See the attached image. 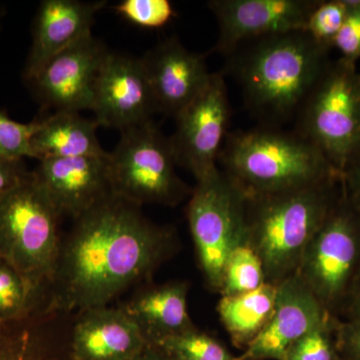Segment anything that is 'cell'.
Instances as JSON below:
<instances>
[{"mask_svg":"<svg viewBox=\"0 0 360 360\" xmlns=\"http://www.w3.org/2000/svg\"><path fill=\"white\" fill-rule=\"evenodd\" d=\"M345 321H360V272L355 279L340 310Z\"/></svg>","mask_w":360,"mask_h":360,"instance_id":"836d02e7","label":"cell"},{"mask_svg":"<svg viewBox=\"0 0 360 360\" xmlns=\"http://www.w3.org/2000/svg\"><path fill=\"white\" fill-rule=\"evenodd\" d=\"M106 1L44 0L33 23L32 49L23 78L32 77L59 52L91 34L96 15Z\"/></svg>","mask_w":360,"mask_h":360,"instance_id":"ac0fdd59","label":"cell"},{"mask_svg":"<svg viewBox=\"0 0 360 360\" xmlns=\"http://www.w3.org/2000/svg\"><path fill=\"white\" fill-rule=\"evenodd\" d=\"M120 132L108 153L111 193L139 206H176L191 196L193 188L177 174L172 142L153 120Z\"/></svg>","mask_w":360,"mask_h":360,"instance_id":"52a82bcc","label":"cell"},{"mask_svg":"<svg viewBox=\"0 0 360 360\" xmlns=\"http://www.w3.org/2000/svg\"><path fill=\"white\" fill-rule=\"evenodd\" d=\"M39 125V118L30 123L18 122L0 110V158L13 160L32 158V137Z\"/></svg>","mask_w":360,"mask_h":360,"instance_id":"83f0119b","label":"cell"},{"mask_svg":"<svg viewBox=\"0 0 360 360\" xmlns=\"http://www.w3.org/2000/svg\"><path fill=\"white\" fill-rule=\"evenodd\" d=\"M359 75H360V73H359Z\"/></svg>","mask_w":360,"mask_h":360,"instance_id":"d590c367","label":"cell"},{"mask_svg":"<svg viewBox=\"0 0 360 360\" xmlns=\"http://www.w3.org/2000/svg\"><path fill=\"white\" fill-rule=\"evenodd\" d=\"M131 360H168L160 350L153 345H149L143 352Z\"/></svg>","mask_w":360,"mask_h":360,"instance_id":"e575fe53","label":"cell"},{"mask_svg":"<svg viewBox=\"0 0 360 360\" xmlns=\"http://www.w3.org/2000/svg\"><path fill=\"white\" fill-rule=\"evenodd\" d=\"M151 345L168 360H236L224 343L198 328L168 336Z\"/></svg>","mask_w":360,"mask_h":360,"instance_id":"cb8c5ba5","label":"cell"},{"mask_svg":"<svg viewBox=\"0 0 360 360\" xmlns=\"http://www.w3.org/2000/svg\"><path fill=\"white\" fill-rule=\"evenodd\" d=\"M333 317L300 277L292 274L277 284L271 319L236 360H284L296 341Z\"/></svg>","mask_w":360,"mask_h":360,"instance_id":"5bb4252c","label":"cell"},{"mask_svg":"<svg viewBox=\"0 0 360 360\" xmlns=\"http://www.w3.org/2000/svg\"><path fill=\"white\" fill-rule=\"evenodd\" d=\"M44 291L37 290L0 259V323L18 321L39 309Z\"/></svg>","mask_w":360,"mask_h":360,"instance_id":"603a6c76","label":"cell"},{"mask_svg":"<svg viewBox=\"0 0 360 360\" xmlns=\"http://www.w3.org/2000/svg\"><path fill=\"white\" fill-rule=\"evenodd\" d=\"M342 188L348 202L360 215V148L342 172Z\"/></svg>","mask_w":360,"mask_h":360,"instance_id":"d6a6232c","label":"cell"},{"mask_svg":"<svg viewBox=\"0 0 360 360\" xmlns=\"http://www.w3.org/2000/svg\"><path fill=\"white\" fill-rule=\"evenodd\" d=\"M335 335L341 359L360 360V321L336 317Z\"/></svg>","mask_w":360,"mask_h":360,"instance_id":"4dcf8cb0","label":"cell"},{"mask_svg":"<svg viewBox=\"0 0 360 360\" xmlns=\"http://www.w3.org/2000/svg\"><path fill=\"white\" fill-rule=\"evenodd\" d=\"M25 161L0 158V202L28 176Z\"/></svg>","mask_w":360,"mask_h":360,"instance_id":"1f68e13d","label":"cell"},{"mask_svg":"<svg viewBox=\"0 0 360 360\" xmlns=\"http://www.w3.org/2000/svg\"><path fill=\"white\" fill-rule=\"evenodd\" d=\"M60 219L32 172L0 202V259L45 293L60 252Z\"/></svg>","mask_w":360,"mask_h":360,"instance_id":"5b68a950","label":"cell"},{"mask_svg":"<svg viewBox=\"0 0 360 360\" xmlns=\"http://www.w3.org/2000/svg\"><path fill=\"white\" fill-rule=\"evenodd\" d=\"M32 175L60 217L77 219L112 193L108 153L41 160Z\"/></svg>","mask_w":360,"mask_h":360,"instance_id":"9a60e30c","label":"cell"},{"mask_svg":"<svg viewBox=\"0 0 360 360\" xmlns=\"http://www.w3.org/2000/svg\"><path fill=\"white\" fill-rule=\"evenodd\" d=\"M39 120L32 141V158L41 161L105 155L97 139L96 120L72 111H56Z\"/></svg>","mask_w":360,"mask_h":360,"instance_id":"44dd1931","label":"cell"},{"mask_svg":"<svg viewBox=\"0 0 360 360\" xmlns=\"http://www.w3.org/2000/svg\"><path fill=\"white\" fill-rule=\"evenodd\" d=\"M108 52L90 34L49 59L26 82L44 110H90L94 82Z\"/></svg>","mask_w":360,"mask_h":360,"instance_id":"7c38bea8","label":"cell"},{"mask_svg":"<svg viewBox=\"0 0 360 360\" xmlns=\"http://www.w3.org/2000/svg\"><path fill=\"white\" fill-rule=\"evenodd\" d=\"M141 207L111 193L75 219L61 241L45 311L106 307L174 252V231L153 224Z\"/></svg>","mask_w":360,"mask_h":360,"instance_id":"6da1fadb","label":"cell"},{"mask_svg":"<svg viewBox=\"0 0 360 360\" xmlns=\"http://www.w3.org/2000/svg\"><path fill=\"white\" fill-rule=\"evenodd\" d=\"M219 161L246 195L283 193L342 179L340 170L295 130L266 125L229 134Z\"/></svg>","mask_w":360,"mask_h":360,"instance_id":"277c9868","label":"cell"},{"mask_svg":"<svg viewBox=\"0 0 360 360\" xmlns=\"http://www.w3.org/2000/svg\"><path fill=\"white\" fill-rule=\"evenodd\" d=\"M189 284L170 281L146 288L122 309L141 328L149 345L196 328L187 307Z\"/></svg>","mask_w":360,"mask_h":360,"instance_id":"d6986e66","label":"cell"},{"mask_svg":"<svg viewBox=\"0 0 360 360\" xmlns=\"http://www.w3.org/2000/svg\"><path fill=\"white\" fill-rule=\"evenodd\" d=\"M115 13L139 27L160 28L175 16L168 0H123L115 6Z\"/></svg>","mask_w":360,"mask_h":360,"instance_id":"f1b7e54d","label":"cell"},{"mask_svg":"<svg viewBox=\"0 0 360 360\" xmlns=\"http://www.w3.org/2000/svg\"><path fill=\"white\" fill-rule=\"evenodd\" d=\"M342 193V179L283 193L246 195V241L264 266L265 283L296 274L303 253Z\"/></svg>","mask_w":360,"mask_h":360,"instance_id":"3957f363","label":"cell"},{"mask_svg":"<svg viewBox=\"0 0 360 360\" xmlns=\"http://www.w3.org/2000/svg\"><path fill=\"white\" fill-rule=\"evenodd\" d=\"M99 127L122 130L158 112L141 58L108 52L94 85L91 108Z\"/></svg>","mask_w":360,"mask_h":360,"instance_id":"8fae6325","label":"cell"},{"mask_svg":"<svg viewBox=\"0 0 360 360\" xmlns=\"http://www.w3.org/2000/svg\"><path fill=\"white\" fill-rule=\"evenodd\" d=\"M328 49L304 32L277 33L239 45L227 70L248 110L266 127L295 117L329 65Z\"/></svg>","mask_w":360,"mask_h":360,"instance_id":"7a4b0ae2","label":"cell"},{"mask_svg":"<svg viewBox=\"0 0 360 360\" xmlns=\"http://www.w3.org/2000/svg\"><path fill=\"white\" fill-rule=\"evenodd\" d=\"M347 13V0L317 1L307 20L304 32L315 44L329 51L333 47V41L345 22Z\"/></svg>","mask_w":360,"mask_h":360,"instance_id":"484cf974","label":"cell"},{"mask_svg":"<svg viewBox=\"0 0 360 360\" xmlns=\"http://www.w3.org/2000/svg\"><path fill=\"white\" fill-rule=\"evenodd\" d=\"M141 59L158 112L174 117L202 91L212 75L205 56L188 51L174 37L156 45Z\"/></svg>","mask_w":360,"mask_h":360,"instance_id":"2e32d148","label":"cell"},{"mask_svg":"<svg viewBox=\"0 0 360 360\" xmlns=\"http://www.w3.org/2000/svg\"><path fill=\"white\" fill-rule=\"evenodd\" d=\"M246 195L224 170L196 181L186 208L189 231L208 288L220 293L231 251L246 241Z\"/></svg>","mask_w":360,"mask_h":360,"instance_id":"ba28073f","label":"cell"},{"mask_svg":"<svg viewBox=\"0 0 360 360\" xmlns=\"http://www.w3.org/2000/svg\"><path fill=\"white\" fill-rule=\"evenodd\" d=\"M360 272V215L345 193L307 245L296 274L324 309L338 317Z\"/></svg>","mask_w":360,"mask_h":360,"instance_id":"9c48e42d","label":"cell"},{"mask_svg":"<svg viewBox=\"0 0 360 360\" xmlns=\"http://www.w3.org/2000/svg\"><path fill=\"white\" fill-rule=\"evenodd\" d=\"M277 285L265 283L257 290L221 295L217 312L232 345L245 350L269 324L276 309Z\"/></svg>","mask_w":360,"mask_h":360,"instance_id":"7402d4cb","label":"cell"},{"mask_svg":"<svg viewBox=\"0 0 360 360\" xmlns=\"http://www.w3.org/2000/svg\"><path fill=\"white\" fill-rule=\"evenodd\" d=\"M60 315L39 309L0 323V360H70V341L56 329Z\"/></svg>","mask_w":360,"mask_h":360,"instance_id":"ffe728a7","label":"cell"},{"mask_svg":"<svg viewBox=\"0 0 360 360\" xmlns=\"http://www.w3.org/2000/svg\"><path fill=\"white\" fill-rule=\"evenodd\" d=\"M295 131L343 170L360 148V75L355 63H329L295 116Z\"/></svg>","mask_w":360,"mask_h":360,"instance_id":"8992f818","label":"cell"},{"mask_svg":"<svg viewBox=\"0 0 360 360\" xmlns=\"http://www.w3.org/2000/svg\"><path fill=\"white\" fill-rule=\"evenodd\" d=\"M314 0H212L219 39L213 51L231 54L239 45L266 35L304 32Z\"/></svg>","mask_w":360,"mask_h":360,"instance_id":"4fadbf2b","label":"cell"},{"mask_svg":"<svg viewBox=\"0 0 360 360\" xmlns=\"http://www.w3.org/2000/svg\"><path fill=\"white\" fill-rule=\"evenodd\" d=\"M148 345L122 307H94L79 312L71 326L70 359L131 360Z\"/></svg>","mask_w":360,"mask_h":360,"instance_id":"e0dca14e","label":"cell"},{"mask_svg":"<svg viewBox=\"0 0 360 360\" xmlns=\"http://www.w3.org/2000/svg\"><path fill=\"white\" fill-rule=\"evenodd\" d=\"M335 319L296 341L284 360H341L335 335Z\"/></svg>","mask_w":360,"mask_h":360,"instance_id":"4316f807","label":"cell"},{"mask_svg":"<svg viewBox=\"0 0 360 360\" xmlns=\"http://www.w3.org/2000/svg\"><path fill=\"white\" fill-rule=\"evenodd\" d=\"M265 283L264 266L248 241L231 251L225 264L221 295L250 292Z\"/></svg>","mask_w":360,"mask_h":360,"instance_id":"d4e9b609","label":"cell"},{"mask_svg":"<svg viewBox=\"0 0 360 360\" xmlns=\"http://www.w3.org/2000/svg\"><path fill=\"white\" fill-rule=\"evenodd\" d=\"M341 360H342V359H341Z\"/></svg>","mask_w":360,"mask_h":360,"instance_id":"8d00e7d4","label":"cell"},{"mask_svg":"<svg viewBox=\"0 0 360 360\" xmlns=\"http://www.w3.org/2000/svg\"><path fill=\"white\" fill-rule=\"evenodd\" d=\"M176 129L169 137L177 165L196 181L217 170L229 136L231 105L221 73H212L202 91L175 116Z\"/></svg>","mask_w":360,"mask_h":360,"instance_id":"30bf717a","label":"cell"},{"mask_svg":"<svg viewBox=\"0 0 360 360\" xmlns=\"http://www.w3.org/2000/svg\"><path fill=\"white\" fill-rule=\"evenodd\" d=\"M348 13L333 47L340 52L341 58L355 63L360 58V0H347Z\"/></svg>","mask_w":360,"mask_h":360,"instance_id":"f546056e","label":"cell"}]
</instances>
